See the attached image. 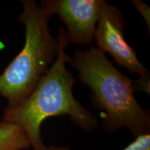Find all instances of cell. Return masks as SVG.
<instances>
[{
    "mask_svg": "<svg viewBox=\"0 0 150 150\" xmlns=\"http://www.w3.org/2000/svg\"><path fill=\"white\" fill-rule=\"evenodd\" d=\"M58 39L59 52L48 72L25 100L14 107H6L2 115L3 121L12 122L23 128L33 150H70L67 147L44 145L40 127L48 117L68 115L73 122L86 131L93 130L98 125L95 116L73 95L72 87L76 80L65 66L71 56L65 52L69 41L62 26L59 27Z\"/></svg>",
    "mask_w": 150,
    "mask_h": 150,
    "instance_id": "obj_1",
    "label": "cell"
},
{
    "mask_svg": "<svg viewBox=\"0 0 150 150\" xmlns=\"http://www.w3.org/2000/svg\"><path fill=\"white\" fill-rule=\"evenodd\" d=\"M68 63L78 71L80 81L91 89L92 104L102 111L105 131L115 132L126 127L135 137L149 134V112L135 98L134 80L116 69L104 52L97 47L77 50Z\"/></svg>",
    "mask_w": 150,
    "mask_h": 150,
    "instance_id": "obj_2",
    "label": "cell"
},
{
    "mask_svg": "<svg viewBox=\"0 0 150 150\" xmlns=\"http://www.w3.org/2000/svg\"><path fill=\"white\" fill-rule=\"evenodd\" d=\"M23 11L18 20L24 26L22 50L0 74V95L7 99V107L25 100L56 60L59 41L51 34L49 20L54 13L47 0L39 6L33 0L22 1Z\"/></svg>",
    "mask_w": 150,
    "mask_h": 150,
    "instance_id": "obj_3",
    "label": "cell"
},
{
    "mask_svg": "<svg viewBox=\"0 0 150 150\" xmlns=\"http://www.w3.org/2000/svg\"><path fill=\"white\" fill-rule=\"evenodd\" d=\"M124 24L122 11L103 1L93 40L97 48L109 53L120 66L125 67L129 73L141 76L148 71L139 61L134 49L125 40Z\"/></svg>",
    "mask_w": 150,
    "mask_h": 150,
    "instance_id": "obj_4",
    "label": "cell"
},
{
    "mask_svg": "<svg viewBox=\"0 0 150 150\" xmlns=\"http://www.w3.org/2000/svg\"><path fill=\"white\" fill-rule=\"evenodd\" d=\"M66 26L69 43L89 44L93 40L103 0H47Z\"/></svg>",
    "mask_w": 150,
    "mask_h": 150,
    "instance_id": "obj_5",
    "label": "cell"
},
{
    "mask_svg": "<svg viewBox=\"0 0 150 150\" xmlns=\"http://www.w3.org/2000/svg\"><path fill=\"white\" fill-rule=\"evenodd\" d=\"M31 147L23 128L8 121L0 122V150H23Z\"/></svg>",
    "mask_w": 150,
    "mask_h": 150,
    "instance_id": "obj_6",
    "label": "cell"
},
{
    "mask_svg": "<svg viewBox=\"0 0 150 150\" xmlns=\"http://www.w3.org/2000/svg\"><path fill=\"white\" fill-rule=\"evenodd\" d=\"M122 150H150V134H142Z\"/></svg>",
    "mask_w": 150,
    "mask_h": 150,
    "instance_id": "obj_7",
    "label": "cell"
},
{
    "mask_svg": "<svg viewBox=\"0 0 150 150\" xmlns=\"http://www.w3.org/2000/svg\"><path fill=\"white\" fill-rule=\"evenodd\" d=\"M149 72L140 76L137 81H134V92H145L149 94Z\"/></svg>",
    "mask_w": 150,
    "mask_h": 150,
    "instance_id": "obj_8",
    "label": "cell"
},
{
    "mask_svg": "<svg viewBox=\"0 0 150 150\" xmlns=\"http://www.w3.org/2000/svg\"><path fill=\"white\" fill-rule=\"evenodd\" d=\"M136 6V8L138 9V11L141 13V15L143 16L146 20V22L148 24V27L149 29V8L146 5L145 3L142 2L141 1H131Z\"/></svg>",
    "mask_w": 150,
    "mask_h": 150,
    "instance_id": "obj_9",
    "label": "cell"
}]
</instances>
